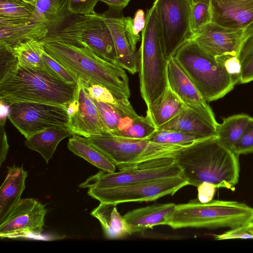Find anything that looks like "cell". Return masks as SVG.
Wrapping results in <instances>:
<instances>
[{
	"mask_svg": "<svg viewBox=\"0 0 253 253\" xmlns=\"http://www.w3.org/2000/svg\"><path fill=\"white\" fill-rule=\"evenodd\" d=\"M238 157L216 136L196 141L183 148L175 160L188 185L197 187L207 182L216 188L234 190L239 177Z\"/></svg>",
	"mask_w": 253,
	"mask_h": 253,
	"instance_id": "1",
	"label": "cell"
},
{
	"mask_svg": "<svg viewBox=\"0 0 253 253\" xmlns=\"http://www.w3.org/2000/svg\"><path fill=\"white\" fill-rule=\"evenodd\" d=\"M77 86L64 83L43 68L18 63L0 78V100L9 106L20 102L65 106L73 100Z\"/></svg>",
	"mask_w": 253,
	"mask_h": 253,
	"instance_id": "2",
	"label": "cell"
},
{
	"mask_svg": "<svg viewBox=\"0 0 253 253\" xmlns=\"http://www.w3.org/2000/svg\"><path fill=\"white\" fill-rule=\"evenodd\" d=\"M44 50L77 79L102 85L119 96L130 97L128 78L124 69L99 57L88 46L53 42L45 44Z\"/></svg>",
	"mask_w": 253,
	"mask_h": 253,
	"instance_id": "3",
	"label": "cell"
},
{
	"mask_svg": "<svg viewBox=\"0 0 253 253\" xmlns=\"http://www.w3.org/2000/svg\"><path fill=\"white\" fill-rule=\"evenodd\" d=\"M207 102L223 97L238 83L223 63L190 39L173 56Z\"/></svg>",
	"mask_w": 253,
	"mask_h": 253,
	"instance_id": "4",
	"label": "cell"
},
{
	"mask_svg": "<svg viewBox=\"0 0 253 253\" xmlns=\"http://www.w3.org/2000/svg\"><path fill=\"white\" fill-rule=\"evenodd\" d=\"M145 20L138 50V68L140 93L147 107L168 87V61L163 48L154 2L147 10Z\"/></svg>",
	"mask_w": 253,
	"mask_h": 253,
	"instance_id": "5",
	"label": "cell"
},
{
	"mask_svg": "<svg viewBox=\"0 0 253 253\" xmlns=\"http://www.w3.org/2000/svg\"><path fill=\"white\" fill-rule=\"evenodd\" d=\"M253 217V208L236 201L212 200L201 203L198 198L176 205L169 226L182 228H234L247 225Z\"/></svg>",
	"mask_w": 253,
	"mask_h": 253,
	"instance_id": "6",
	"label": "cell"
},
{
	"mask_svg": "<svg viewBox=\"0 0 253 253\" xmlns=\"http://www.w3.org/2000/svg\"><path fill=\"white\" fill-rule=\"evenodd\" d=\"M87 138L119 170L152 159L175 157L182 149L187 147L179 145L155 143L147 138L134 139L110 134L95 135Z\"/></svg>",
	"mask_w": 253,
	"mask_h": 253,
	"instance_id": "7",
	"label": "cell"
},
{
	"mask_svg": "<svg viewBox=\"0 0 253 253\" xmlns=\"http://www.w3.org/2000/svg\"><path fill=\"white\" fill-rule=\"evenodd\" d=\"M182 174L175 157H162L145 161L118 172L101 170L80 184L79 187L108 188L181 176Z\"/></svg>",
	"mask_w": 253,
	"mask_h": 253,
	"instance_id": "8",
	"label": "cell"
},
{
	"mask_svg": "<svg viewBox=\"0 0 253 253\" xmlns=\"http://www.w3.org/2000/svg\"><path fill=\"white\" fill-rule=\"evenodd\" d=\"M158 26L168 61L192 36L191 0H155Z\"/></svg>",
	"mask_w": 253,
	"mask_h": 253,
	"instance_id": "9",
	"label": "cell"
},
{
	"mask_svg": "<svg viewBox=\"0 0 253 253\" xmlns=\"http://www.w3.org/2000/svg\"><path fill=\"white\" fill-rule=\"evenodd\" d=\"M8 118L26 138L45 128H68L69 117L66 105L20 102L9 105Z\"/></svg>",
	"mask_w": 253,
	"mask_h": 253,
	"instance_id": "10",
	"label": "cell"
},
{
	"mask_svg": "<svg viewBox=\"0 0 253 253\" xmlns=\"http://www.w3.org/2000/svg\"><path fill=\"white\" fill-rule=\"evenodd\" d=\"M188 185L182 176L108 188H88L87 194L101 203H120L152 201L173 195Z\"/></svg>",
	"mask_w": 253,
	"mask_h": 253,
	"instance_id": "11",
	"label": "cell"
},
{
	"mask_svg": "<svg viewBox=\"0 0 253 253\" xmlns=\"http://www.w3.org/2000/svg\"><path fill=\"white\" fill-rule=\"evenodd\" d=\"M47 210L37 200L21 199L9 216L0 223L1 239H40Z\"/></svg>",
	"mask_w": 253,
	"mask_h": 253,
	"instance_id": "12",
	"label": "cell"
},
{
	"mask_svg": "<svg viewBox=\"0 0 253 253\" xmlns=\"http://www.w3.org/2000/svg\"><path fill=\"white\" fill-rule=\"evenodd\" d=\"M78 86L73 100L66 105L69 121L68 129L72 135L85 138L98 134H109L97 107L78 78Z\"/></svg>",
	"mask_w": 253,
	"mask_h": 253,
	"instance_id": "13",
	"label": "cell"
},
{
	"mask_svg": "<svg viewBox=\"0 0 253 253\" xmlns=\"http://www.w3.org/2000/svg\"><path fill=\"white\" fill-rule=\"evenodd\" d=\"M121 12L107 11L103 13L104 20L113 38L117 65L134 74L138 72L136 45L140 41V36L133 32V19L122 15L120 16Z\"/></svg>",
	"mask_w": 253,
	"mask_h": 253,
	"instance_id": "14",
	"label": "cell"
},
{
	"mask_svg": "<svg viewBox=\"0 0 253 253\" xmlns=\"http://www.w3.org/2000/svg\"><path fill=\"white\" fill-rule=\"evenodd\" d=\"M245 31L224 27L210 22L193 34L190 39L215 58L237 55Z\"/></svg>",
	"mask_w": 253,
	"mask_h": 253,
	"instance_id": "15",
	"label": "cell"
},
{
	"mask_svg": "<svg viewBox=\"0 0 253 253\" xmlns=\"http://www.w3.org/2000/svg\"><path fill=\"white\" fill-rule=\"evenodd\" d=\"M216 122L207 102L196 106L186 105L173 118L158 129L192 133L205 138L216 136Z\"/></svg>",
	"mask_w": 253,
	"mask_h": 253,
	"instance_id": "16",
	"label": "cell"
},
{
	"mask_svg": "<svg viewBox=\"0 0 253 253\" xmlns=\"http://www.w3.org/2000/svg\"><path fill=\"white\" fill-rule=\"evenodd\" d=\"M211 21L245 31L253 25V0H209Z\"/></svg>",
	"mask_w": 253,
	"mask_h": 253,
	"instance_id": "17",
	"label": "cell"
},
{
	"mask_svg": "<svg viewBox=\"0 0 253 253\" xmlns=\"http://www.w3.org/2000/svg\"><path fill=\"white\" fill-rule=\"evenodd\" d=\"M84 39L86 45L98 56L117 64L114 41L103 13L89 14Z\"/></svg>",
	"mask_w": 253,
	"mask_h": 253,
	"instance_id": "18",
	"label": "cell"
},
{
	"mask_svg": "<svg viewBox=\"0 0 253 253\" xmlns=\"http://www.w3.org/2000/svg\"><path fill=\"white\" fill-rule=\"evenodd\" d=\"M48 32L47 26L43 21L0 17V41L13 47L27 41L41 40Z\"/></svg>",
	"mask_w": 253,
	"mask_h": 253,
	"instance_id": "19",
	"label": "cell"
},
{
	"mask_svg": "<svg viewBox=\"0 0 253 253\" xmlns=\"http://www.w3.org/2000/svg\"><path fill=\"white\" fill-rule=\"evenodd\" d=\"M176 205L172 203L154 204L131 210L124 217L132 234L141 232L158 225H169Z\"/></svg>",
	"mask_w": 253,
	"mask_h": 253,
	"instance_id": "20",
	"label": "cell"
},
{
	"mask_svg": "<svg viewBox=\"0 0 253 253\" xmlns=\"http://www.w3.org/2000/svg\"><path fill=\"white\" fill-rule=\"evenodd\" d=\"M7 169L5 179L0 187V223L9 216L21 200L28 175L22 166L14 165L7 167Z\"/></svg>",
	"mask_w": 253,
	"mask_h": 253,
	"instance_id": "21",
	"label": "cell"
},
{
	"mask_svg": "<svg viewBox=\"0 0 253 253\" xmlns=\"http://www.w3.org/2000/svg\"><path fill=\"white\" fill-rule=\"evenodd\" d=\"M167 73L168 87L184 104L196 106L207 102L174 57L168 60Z\"/></svg>",
	"mask_w": 253,
	"mask_h": 253,
	"instance_id": "22",
	"label": "cell"
},
{
	"mask_svg": "<svg viewBox=\"0 0 253 253\" xmlns=\"http://www.w3.org/2000/svg\"><path fill=\"white\" fill-rule=\"evenodd\" d=\"M89 15L70 14L57 26L48 29L46 36L41 41L44 44L62 42L80 47L87 46L84 37Z\"/></svg>",
	"mask_w": 253,
	"mask_h": 253,
	"instance_id": "23",
	"label": "cell"
},
{
	"mask_svg": "<svg viewBox=\"0 0 253 253\" xmlns=\"http://www.w3.org/2000/svg\"><path fill=\"white\" fill-rule=\"evenodd\" d=\"M117 205L100 202L90 213L98 220L104 236L108 239H121L132 234L125 217L118 212Z\"/></svg>",
	"mask_w": 253,
	"mask_h": 253,
	"instance_id": "24",
	"label": "cell"
},
{
	"mask_svg": "<svg viewBox=\"0 0 253 253\" xmlns=\"http://www.w3.org/2000/svg\"><path fill=\"white\" fill-rule=\"evenodd\" d=\"M72 135L68 129L52 127L34 133L24 143L28 148L40 153L48 164L59 142Z\"/></svg>",
	"mask_w": 253,
	"mask_h": 253,
	"instance_id": "25",
	"label": "cell"
},
{
	"mask_svg": "<svg viewBox=\"0 0 253 253\" xmlns=\"http://www.w3.org/2000/svg\"><path fill=\"white\" fill-rule=\"evenodd\" d=\"M185 104L169 87L153 103L147 106V115L157 129L176 116Z\"/></svg>",
	"mask_w": 253,
	"mask_h": 253,
	"instance_id": "26",
	"label": "cell"
},
{
	"mask_svg": "<svg viewBox=\"0 0 253 253\" xmlns=\"http://www.w3.org/2000/svg\"><path fill=\"white\" fill-rule=\"evenodd\" d=\"M67 147L78 156L94 166L109 172L115 171L116 166L104 153L94 147L87 138L73 135L68 140Z\"/></svg>",
	"mask_w": 253,
	"mask_h": 253,
	"instance_id": "27",
	"label": "cell"
},
{
	"mask_svg": "<svg viewBox=\"0 0 253 253\" xmlns=\"http://www.w3.org/2000/svg\"><path fill=\"white\" fill-rule=\"evenodd\" d=\"M252 117L246 114H235L218 123L216 136L227 148L233 149L242 135Z\"/></svg>",
	"mask_w": 253,
	"mask_h": 253,
	"instance_id": "28",
	"label": "cell"
},
{
	"mask_svg": "<svg viewBox=\"0 0 253 253\" xmlns=\"http://www.w3.org/2000/svg\"><path fill=\"white\" fill-rule=\"evenodd\" d=\"M71 14L68 0H38L33 19L45 22L48 29L60 24Z\"/></svg>",
	"mask_w": 253,
	"mask_h": 253,
	"instance_id": "29",
	"label": "cell"
},
{
	"mask_svg": "<svg viewBox=\"0 0 253 253\" xmlns=\"http://www.w3.org/2000/svg\"><path fill=\"white\" fill-rule=\"evenodd\" d=\"M157 129L147 115L143 117L137 114L123 117L113 135L134 139H147Z\"/></svg>",
	"mask_w": 253,
	"mask_h": 253,
	"instance_id": "30",
	"label": "cell"
},
{
	"mask_svg": "<svg viewBox=\"0 0 253 253\" xmlns=\"http://www.w3.org/2000/svg\"><path fill=\"white\" fill-rule=\"evenodd\" d=\"M45 44L41 40H29L13 46L18 64L29 68L42 67Z\"/></svg>",
	"mask_w": 253,
	"mask_h": 253,
	"instance_id": "31",
	"label": "cell"
},
{
	"mask_svg": "<svg viewBox=\"0 0 253 253\" xmlns=\"http://www.w3.org/2000/svg\"><path fill=\"white\" fill-rule=\"evenodd\" d=\"M237 56L241 67L239 83L253 81V28L245 31Z\"/></svg>",
	"mask_w": 253,
	"mask_h": 253,
	"instance_id": "32",
	"label": "cell"
},
{
	"mask_svg": "<svg viewBox=\"0 0 253 253\" xmlns=\"http://www.w3.org/2000/svg\"><path fill=\"white\" fill-rule=\"evenodd\" d=\"M93 101L109 134L112 135H113L117 130L120 119L123 117L137 114L131 105L121 107L94 99Z\"/></svg>",
	"mask_w": 253,
	"mask_h": 253,
	"instance_id": "33",
	"label": "cell"
},
{
	"mask_svg": "<svg viewBox=\"0 0 253 253\" xmlns=\"http://www.w3.org/2000/svg\"><path fill=\"white\" fill-rule=\"evenodd\" d=\"M202 136L179 131L157 129L147 139L151 142L189 146L193 143L205 139Z\"/></svg>",
	"mask_w": 253,
	"mask_h": 253,
	"instance_id": "34",
	"label": "cell"
},
{
	"mask_svg": "<svg viewBox=\"0 0 253 253\" xmlns=\"http://www.w3.org/2000/svg\"><path fill=\"white\" fill-rule=\"evenodd\" d=\"M35 8L22 0H0V17L34 20Z\"/></svg>",
	"mask_w": 253,
	"mask_h": 253,
	"instance_id": "35",
	"label": "cell"
},
{
	"mask_svg": "<svg viewBox=\"0 0 253 253\" xmlns=\"http://www.w3.org/2000/svg\"><path fill=\"white\" fill-rule=\"evenodd\" d=\"M82 81L89 96L95 100L116 106L124 107L131 105L128 98L126 97L118 96L102 85Z\"/></svg>",
	"mask_w": 253,
	"mask_h": 253,
	"instance_id": "36",
	"label": "cell"
},
{
	"mask_svg": "<svg viewBox=\"0 0 253 253\" xmlns=\"http://www.w3.org/2000/svg\"><path fill=\"white\" fill-rule=\"evenodd\" d=\"M50 75L71 84H77L78 80L69 71L51 57L45 51L42 55V67Z\"/></svg>",
	"mask_w": 253,
	"mask_h": 253,
	"instance_id": "37",
	"label": "cell"
},
{
	"mask_svg": "<svg viewBox=\"0 0 253 253\" xmlns=\"http://www.w3.org/2000/svg\"><path fill=\"white\" fill-rule=\"evenodd\" d=\"M211 21V14L209 3L198 2L192 4L191 13L192 35Z\"/></svg>",
	"mask_w": 253,
	"mask_h": 253,
	"instance_id": "38",
	"label": "cell"
},
{
	"mask_svg": "<svg viewBox=\"0 0 253 253\" xmlns=\"http://www.w3.org/2000/svg\"><path fill=\"white\" fill-rule=\"evenodd\" d=\"M233 152L238 156L253 152V118L252 117Z\"/></svg>",
	"mask_w": 253,
	"mask_h": 253,
	"instance_id": "39",
	"label": "cell"
},
{
	"mask_svg": "<svg viewBox=\"0 0 253 253\" xmlns=\"http://www.w3.org/2000/svg\"><path fill=\"white\" fill-rule=\"evenodd\" d=\"M0 78L18 63L13 47L2 41H0Z\"/></svg>",
	"mask_w": 253,
	"mask_h": 253,
	"instance_id": "40",
	"label": "cell"
},
{
	"mask_svg": "<svg viewBox=\"0 0 253 253\" xmlns=\"http://www.w3.org/2000/svg\"><path fill=\"white\" fill-rule=\"evenodd\" d=\"M100 0H68V10L72 14H95L94 8Z\"/></svg>",
	"mask_w": 253,
	"mask_h": 253,
	"instance_id": "41",
	"label": "cell"
},
{
	"mask_svg": "<svg viewBox=\"0 0 253 253\" xmlns=\"http://www.w3.org/2000/svg\"><path fill=\"white\" fill-rule=\"evenodd\" d=\"M223 63L227 71L239 83L241 76V64L237 55H228L216 58Z\"/></svg>",
	"mask_w": 253,
	"mask_h": 253,
	"instance_id": "42",
	"label": "cell"
},
{
	"mask_svg": "<svg viewBox=\"0 0 253 253\" xmlns=\"http://www.w3.org/2000/svg\"><path fill=\"white\" fill-rule=\"evenodd\" d=\"M247 225L231 228L223 234L214 236L217 240L231 239H253V234L249 231Z\"/></svg>",
	"mask_w": 253,
	"mask_h": 253,
	"instance_id": "43",
	"label": "cell"
},
{
	"mask_svg": "<svg viewBox=\"0 0 253 253\" xmlns=\"http://www.w3.org/2000/svg\"><path fill=\"white\" fill-rule=\"evenodd\" d=\"M197 188L198 199L201 203H205L213 200L217 188L212 183L204 182Z\"/></svg>",
	"mask_w": 253,
	"mask_h": 253,
	"instance_id": "44",
	"label": "cell"
},
{
	"mask_svg": "<svg viewBox=\"0 0 253 253\" xmlns=\"http://www.w3.org/2000/svg\"><path fill=\"white\" fill-rule=\"evenodd\" d=\"M146 23L144 11L142 9H138L135 13L132 19V28L134 33L138 35L140 32L143 30Z\"/></svg>",
	"mask_w": 253,
	"mask_h": 253,
	"instance_id": "45",
	"label": "cell"
},
{
	"mask_svg": "<svg viewBox=\"0 0 253 253\" xmlns=\"http://www.w3.org/2000/svg\"><path fill=\"white\" fill-rule=\"evenodd\" d=\"M3 126H0V167L6 159L9 145Z\"/></svg>",
	"mask_w": 253,
	"mask_h": 253,
	"instance_id": "46",
	"label": "cell"
},
{
	"mask_svg": "<svg viewBox=\"0 0 253 253\" xmlns=\"http://www.w3.org/2000/svg\"><path fill=\"white\" fill-rule=\"evenodd\" d=\"M109 6L108 11L112 12H121L128 4L130 0H100Z\"/></svg>",
	"mask_w": 253,
	"mask_h": 253,
	"instance_id": "47",
	"label": "cell"
},
{
	"mask_svg": "<svg viewBox=\"0 0 253 253\" xmlns=\"http://www.w3.org/2000/svg\"><path fill=\"white\" fill-rule=\"evenodd\" d=\"M0 126H4L6 119L8 117L9 112V106L5 104L1 100L0 103Z\"/></svg>",
	"mask_w": 253,
	"mask_h": 253,
	"instance_id": "48",
	"label": "cell"
},
{
	"mask_svg": "<svg viewBox=\"0 0 253 253\" xmlns=\"http://www.w3.org/2000/svg\"><path fill=\"white\" fill-rule=\"evenodd\" d=\"M249 231L253 234V217L246 225Z\"/></svg>",
	"mask_w": 253,
	"mask_h": 253,
	"instance_id": "49",
	"label": "cell"
},
{
	"mask_svg": "<svg viewBox=\"0 0 253 253\" xmlns=\"http://www.w3.org/2000/svg\"><path fill=\"white\" fill-rule=\"evenodd\" d=\"M26 3L31 4L35 7L38 0H22Z\"/></svg>",
	"mask_w": 253,
	"mask_h": 253,
	"instance_id": "50",
	"label": "cell"
},
{
	"mask_svg": "<svg viewBox=\"0 0 253 253\" xmlns=\"http://www.w3.org/2000/svg\"><path fill=\"white\" fill-rule=\"evenodd\" d=\"M192 4L198 2H204L209 3V0H191Z\"/></svg>",
	"mask_w": 253,
	"mask_h": 253,
	"instance_id": "51",
	"label": "cell"
},
{
	"mask_svg": "<svg viewBox=\"0 0 253 253\" xmlns=\"http://www.w3.org/2000/svg\"><path fill=\"white\" fill-rule=\"evenodd\" d=\"M252 27V28H253V25H252V26H251V27Z\"/></svg>",
	"mask_w": 253,
	"mask_h": 253,
	"instance_id": "52",
	"label": "cell"
}]
</instances>
